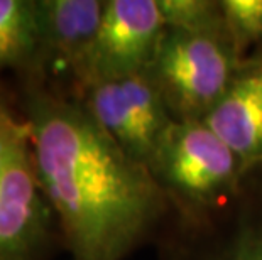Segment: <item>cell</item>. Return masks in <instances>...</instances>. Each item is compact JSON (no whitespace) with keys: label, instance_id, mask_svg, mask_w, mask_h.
Listing matches in <instances>:
<instances>
[{"label":"cell","instance_id":"6da1fadb","mask_svg":"<svg viewBox=\"0 0 262 260\" xmlns=\"http://www.w3.org/2000/svg\"><path fill=\"white\" fill-rule=\"evenodd\" d=\"M36 176L71 260H124L158 237L171 204L146 166L76 98L34 86L26 102Z\"/></svg>","mask_w":262,"mask_h":260},{"label":"cell","instance_id":"7a4b0ae2","mask_svg":"<svg viewBox=\"0 0 262 260\" xmlns=\"http://www.w3.org/2000/svg\"><path fill=\"white\" fill-rule=\"evenodd\" d=\"M171 209L198 215L230 201L242 186V160L203 120L172 122L147 166Z\"/></svg>","mask_w":262,"mask_h":260},{"label":"cell","instance_id":"3957f363","mask_svg":"<svg viewBox=\"0 0 262 260\" xmlns=\"http://www.w3.org/2000/svg\"><path fill=\"white\" fill-rule=\"evenodd\" d=\"M241 61L228 36L166 27L147 75L172 120H205L225 93Z\"/></svg>","mask_w":262,"mask_h":260},{"label":"cell","instance_id":"277c9868","mask_svg":"<svg viewBox=\"0 0 262 260\" xmlns=\"http://www.w3.org/2000/svg\"><path fill=\"white\" fill-rule=\"evenodd\" d=\"M158 260H262V166L220 208L171 215L154 239Z\"/></svg>","mask_w":262,"mask_h":260},{"label":"cell","instance_id":"5b68a950","mask_svg":"<svg viewBox=\"0 0 262 260\" xmlns=\"http://www.w3.org/2000/svg\"><path fill=\"white\" fill-rule=\"evenodd\" d=\"M76 100L127 156L146 168L174 122L147 69L92 83Z\"/></svg>","mask_w":262,"mask_h":260},{"label":"cell","instance_id":"8992f818","mask_svg":"<svg viewBox=\"0 0 262 260\" xmlns=\"http://www.w3.org/2000/svg\"><path fill=\"white\" fill-rule=\"evenodd\" d=\"M164 29L158 0H107L76 97L92 83L146 71Z\"/></svg>","mask_w":262,"mask_h":260},{"label":"cell","instance_id":"52a82bcc","mask_svg":"<svg viewBox=\"0 0 262 260\" xmlns=\"http://www.w3.org/2000/svg\"><path fill=\"white\" fill-rule=\"evenodd\" d=\"M53 209L39 187L31 140L22 144L0 179V260H44Z\"/></svg>","mask_w":262,"mask_h":260},{"label":"cell","instance_id":"ba28073f","mask_svg":"<svg viewBox=\"0 0 262 260\" xmlns=\"http://www.w3.org/2000/svg\"><path fill=\"white\" fill-rule=\"evenodd\" d=\"M205 124L224 140L250 173L262 166V46L238 63Z\"/></svg>","mask_w":262,"mask_h":260},{"label":"cell","instance_id":"9c48e42d","mask_svg":"<svg viewBox=\"0 0 262 260\" xmlns=\"http://www.w3.org/2000/svg\"><path fill=\"white\" fill-rule=\"evenodd\" d=\"M41 68L68 71L75 91L102 22V0H39Z\"/></svg>","mask_w":262,"mask_h":260},{"label":"cell","instance_id":"30bf717a","mask_svg":"<svg viewBox=\"0 0 262 260\" xmlns=\"http://www.w3.org/2000/svg\"><path fill=\"white\" fill-rule=\"evenodd\" d=\"M36 2L0 0V68H41Z\"/></svg>","mask_w":262,"mask_h":260},{"label":"cell","instance_id":"8fae6325","mask_svg":"<svg viewBox=\"0 0 262 260\" xmlns=\"http://www.w3.org/2000/svg\"><path fill=\"white\" fill-rule=\"evenodd\" d=\"M168 29L227 36L220 0H158Z\"/></svg>","mask_w":262,"mask_h":260},{"label":"cell","instance_id":"7c38bea8","mask_svg":"<svg viewBox=\"0 0 262 260\" xmlns=\"http://www.w3.org/2000/svg\"><path fill=\"white\" fill-rule=\"evenodd\" d=\"M220 5L228 39L244 59L262 46V0H220Z\"/></svg>","mask_w":262,"mask_h":260},{"label":"cell","instance_id":"4fadbf2b","mask_svg":"<svg viewBox=\"0 0 262 260\" xmlns=\"http://www.w3.org/2000/svg\"><path fill=\"white\" fill-rule=\"evenodd\" d=\"M31 140V125L27 119H17L0 93V179L10 159L22 144Z\"/></svg>","mask_w":262,"mask_h":260}]
</instances>
